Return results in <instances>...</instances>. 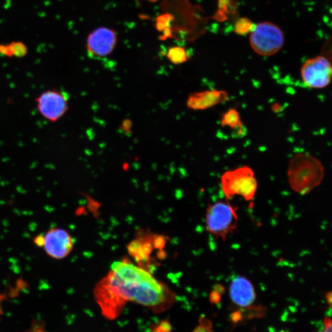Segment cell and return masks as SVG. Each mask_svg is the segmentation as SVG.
Returning a JSON list of instances; mask_svg holds the SVG:
<instances>
[{
  "mask_svg": "<svg viewBox=\"0 0 332 332\" xmlns=\"http://www.w3.org/2000/svg\"><path fill=\"white\" fill-rule=\"evenodd\" d=\"M332 68L331 62L323 56L306 61L301 68L304 84L312 89H324L331 83Z\"/></svg>",
  "mask_w": 332,
  "mask_h": 332,
  "instance_id": "cell-7",
  "label": "cell"
},
{
  "mask_svg": "<svg viewBox=\"0 0 332 332\" xmlns=\"http://www.w3.org/2000/svg\"><path fill=\"white\" fill-rule=\"evenodd\" d=\"M324 324L325 331L327 332H332V322L331 318H324Z\"/></svg>",
  "mask_w": 332,
  "mask_h": 332,
  "instance_id": "cell-24",
  "label": "cell"
},
{
  "mask_svg": "<svg viewBox=\"0 0 332 332\" xmlns=\"http://www.w3.org/2000/svg\"><path fill=\"white\" fill-rule=\"evenodd\" d=\"M279 332H285L284 331H280Z\"/></svg>",
  "mask_w": 332,
  "mask_h": 332,
  "instance_id": "cell-30",
  "label": "cell"
},
{
  "mask_svg": "<svg viewBox=\"0 0 332 332\" xmlns=\"http://www.w3.org/2000/svg\"><path fill=\"white\" fill-rule=\"evenodd\" d=\"M230 295L233 302L240 308L253 305L256 299L255 289L246 277H236L230 286Z\"/></svg>",
  "mask_w": 332,
  "mask_h": 332,
  "instance_id": "cell-11",
  "label": "cell"
},
{
  "mask_svg": "<svg viewBox=\"0 0 332 332\" xmlns=\"http://www.w3.org/2000/svg\"><path fill=\"white\" fill-rule=\"evenodd\" d=\"M171 15H162L159 16L157 20L156 27L159 30H164L168 27V24L170 23Z\"/></svg>",
  "mask_w": 332,
  "mask_h": 332,
  "instance_id": "cell-18",
  "label": "cell"
},
{
  "mask_svg": "<svg viewBox=\"0 0 332 332\" xmlns=\"http://www.w3.org/2000/svg\"><path fill=\"white\" fill-rule=\"evenodd\" d=\"M237 207L227 201H218L207 209L206 224L207 232L223 240L236 230L238 223Z\"/></svg>",
  "mask_w": 332,
  "mask_h": 332,
  "instance_id": "cell-3",
  "label": "cell"
},
{
  "mask_svg": "<svg viewBox=\"0 0 332 332\" xmlns=\"http://www.w3.org/2000/svg\"><path fill=\"white\" fill-rule=\"evenodd\" d=\"M166 56L170 62L176 65L182 64L189 59L186 49L179 46L169 48L167 52Z\"/></svg>",
  "mask_w": 332,
  "mask_h": 332,
  "instance_id": "cell-14",
  "label": "cell"
},
{
  "mask_svg": "<svg viewBox=\"0 0 332 332\" xmlns=\"http://www.w3.org/2000/svg\"><path fill=\"white\" fill-rule=\"evenodd\" d=\"M116 33L107 28H100L89 35L87 49L91 58L101 59L112 53L117 43Z\"/></svg>",
  "mask_w": 332,
  "mask_h": 332,
  "instance_id": "cell-9",
  "label": "cell"
},
{
  "mask_svg": "<svg viewBox=\"0 0 332 332\" xmlns=\"http://www.w3.org/2000/svg\"><path fill=\"white\" fill-rule=\"evenodd\" d=\"M253 23L251 20L247 18H241L235 24L234 31L238 35H246L253 30Z\"/></svg>",
  "mask_w": 332,
  "mask_h": 332,
  "instance_id": "cell-15",
  "label": "cell"
},
{
  "mask_svg": "<svg viewBox=\"0 0 332 332\" xmlns=\"http://www.w3.org/2000/svg\"><path fill=\"white\" fill-rule=\"evenodd\" d=\"M230 321L232 322L233 329L237 326L239 322L243 321L241 310H237L233 312L230 315Z\"/></svg>",
  "mask_w": 332,
  "mask_h": 332,
  "instance_id": "cell-19",
  "label": "cell"
},
{
  "mask_svg": "<svg viewBox=\"0 0 332 332\" xmlns=\"http://www.w3.org/2000/svg\"><path fill=\"white\" fill-rule=\"evenodd\" d=\"M7 300L6 295L4 294L0 293V315H3V310H2V303L4 300Z\"/></svg>",
  "mask_w": 332,
  "mask_h": 332,
  "instance_id": "cell-25",
  "label": "cell"
},
{
  "mask_svg": "<svg viewBox=\"0 0 332 332\" xmlns=\"http://www.w3.org/2000/svg\"><path fill=\"white\" fill-rule=\"evenodd\" d=\"M0 54H2L3 56H7V57H13L9 44L8 45L0 46Z\"/></svg>",
  "mask_w": 332,
  "mask_h": 332,
  "instance_id": "cell-23",
  "label": "cell"
},
{
  "mask_svg": "<svg viewBox=\"0 0 332 332\" xmlns=\"http://www.w3.org/2000/svg\"><path fill=\"white\" fill-rule=\"evenodd\" d=\"M220 124L223 128L228 127L230 128L234 138L242 137L247 133L246 128L242 123L239 112L234 108H230L222 115Z\"/></svg>",
  "mask_w": 332,
  "mask_h": 332,
  "instance_id": "cell-12",
  "label": "cell"
},
{
  "mask_svg": "<svg viewBox=\"0 0 332 332\" xmlns=\"http://www.w3.org/2000/svg\"><path fill=\"white\" fill-rule=\"evenodd\" d=\"M42 247L46 255L55 260H63L71 254L74 240L67 230L60 227L51 228L43 234Z\"/></svg>",
  "mask_w": 332,
  "mask_h": 332,
  "instance_id": "cell-8",
  "label": "cell"
},
{
  "mask_svg": "<svg viewBox=\"0 0 332 332\" xmlns=\"http://www.w3.org/2000/svg\"><path fill=\"white\" fill-rule=\"evenodd\" d=\"M285 37L281 28L270 22L258 23L252 30L251 48L261 56H272L278 53L284 46Z\"/></svg>",
  "mask_w": 332,
  "mask_h": 332,
  "instance_id": "cell-5",
  "label": "cell"
},
{
  "mask_svg": "<svg viewBox=\"0 0 332 332\" xmlns=\"http://www.w3.org/2000/svg\"><path fill=\"white\" fill-rule=\"evenodd\" d=\"M94 296L108 320L118 317L128 302L159 313L169 310L176 301L175 293L168 286L126 258L112 265L108 274L97 284Z\"/></svg>",
  "mask_w": 332,
  "mask_h": 332,
  "instance_id": "cell-1",
  "label": "cell"
},
{
  "mask_svg": "<svg viewBox=\"0 0 332 332\" xmlns=\"http://www.w3.org/2000/svg\"><path fill=\"white\" fill-rule=\"evenodd\" d=\"M327 332V331H325V330H324V331H322V332Z\"/></svg>",
  "mask_w": 332,
  "mask_h": 332,
  "instance_id": "cell-29",
  "label": "cell"
},
{
  "mask_svg": "<svg viewBox=\"0 0 332 332\" xmlns=\"http://www.w3.org/2000/svg\"><path fill=\"white\" fill-rule=\"evenodd\" d=\"M242 319L251 320L260 319L266 316L267 314V308L263 305H251L249 307L241 308Z\"/></svg>",
  "mask_w": 332,
  "mask_h": 332,
  "instance_id": "cell-13",
  "label": "cell"
},
{
  "mask_svg": "<svg viewBox=\"0 0 332 332\" xmlns=\"http://www.w3.org/2000/svg\"><path fill=\"white\" fill-rule=\"evenodd\" d=\"M326 300L327 301V303L329 304V307H332V292H329V293H327L326 294Z\"/></svg>",
  "mask_w": 332,
  "mask_h": 332,
  "instance_id": "cell-26",
  "label": "cell"
},
{
  "mask_svg": "<svg viewBox=\"0 0 332 332\" xmlns=\"http://www.w3.org/2000/svg\"><path fill=\"white\" fill-rule=\"evenodd\" d=\"M25 332H35L34 330L31 327V329H29V331Z\"/></svg>",
  "mask_w": 332,
  "mask_h": 332,
  "instance_id": "cell-27",
  "label": "cell"
},
{
  "mask_svg": "<svg viewBox=\"0 0 332 332\" xmlns=\"http://www.w3.org/2000/svg\"><path fill=\"white\" fill-rule=\"evenodd\" d=\"M132 122L130 119H125L122 122L121 128L126 134L131 133Z\"/></svg>",
  "mask_w": 332,
  "mask_h": 332,
  "instance_id": "cell-21",
  "label": "cell"
},
{
  "mask_svg": "<svg viewBox=\"0 0 332 332\" xmlns=\"http://www.w3.org/2000/svg\"><path fill=\"white\" fill-rule=\"evenodd\" d=\"M150 1L155 2V1H157V0H150Z\"/></svg>",
  "mask_w": 332,
  "mask_h": 332,
  "instance_id": "cell-28",
  "label": "cell"
},
{
  "mask_svg": "<svg viewBox=\"0 0 332 332\" xmlns=\"http://www.w3.org/2000/svg\"><path fill=\"white\" fill-rule=\"evenodd\" d=\"M325 176L321 162L312 155L301 153L289 162L287 177L294 192L301 195L309 194L319 187Z\"/></svg>",
  "mask_w": 332,
  "mask_h": 332,
  "instance_id": "cell-2",
  "label": "cell"
},
{
  "mask_svg": "<svg viewBox=\"0 0 332 332\" xmlns=\"http://www.w3.org/2000/svg\"><path fill=\"white\" fill-rule=\"evenodd\" d=\"M221 295V294L219 293L218 292L214 291L211 293L209 300L212 304H218L220 302Z\"/></svg>",
  "mask_w": 332,
  "mask_h": 332,
  "instance_id": "cell-20",
  "label": "cell"
},
{
  "mask_svg": "<svg viewBox=\"0 0 332 332\" xmlns=\"http://www.w3.org/2000/svg\"><path fill=\"white\" fill-rule=\"evenodd\" d=\"M37 109L43 118L56 122L69 110L67 94L58 89H48L35 98Z\"/></svg>",
  "mask_w": 332,
  "mask_h": 332,
  "instance_id": "cell-6",
  "label": "cell"
},
{
  "mask_svg": "<svg viewBox=\"0 0 332 332\" xmlns=\"http://www.w3.org/2000/svg\"></svg>",
  "mask_w": 332,
  "mask_h": 332,
  "instance_id": "cell-31",
  "label": "cell"
},
{
  "mask_svg": "<svg viewBox=\"0 0 332 332\" xmlns=\"http://www.w3.org/2000/svg\"><path fill=\"white\" fill-rule=\"evenodd\" d=\"M221 185L227 200L238 195L247 201L254 199L258 187L255 173L249 166L226 172L221 176Z\"/></svg>",
  "mask_w": 332,
  "mask_h": 332,
  "instance_id": "cell-4",
  "label": "cell"
},
{
  "mask_svg": "<svg viewBox=\"0 0 332 332\" xmlns=\"http://www.w3.org/2000/svg\"><path fill=\"white\" fill-rule=\"evenodd\" d=\"M33 242L35 246L39 247H43L44 244V236L43 234H38L33 238Z\"/></svg>",
  "mask_w": 332,
  "mask_h": 332,
  "instance_id": "cell-22",
  "label": "cell"
},
{
  "mask_svg": "<svg viewBox=\"0 0 332 332\" xmlns=\"http://www.w3.org/2000/svg\"><path fill=\"white\" fill-rule=\"evenodd\" d=\"M12 55L17 58H23L27 54V48L25 44L20 42H13L9 44Z\"/></svg>",
  "mask_w": 332,
  "mask_h": 332,
  "instance_id": "cell-16",
  "label": "cell"
},
{
  "mask_svg": "<svg viewBox=\"0 0 332 332\" xmlns=\"http://www.w3.org/2000/svg\"><path fill=\"white\" fill-rule=\"evenodd\" d=\"M198 326L193 332H214L213 331V324L211 321L204 317H201L199 320Z\"/></svg>",
  "mask_w": 332,
  "mask_h": 332,
  "instance_id": "cell-17",
  "label": "cell"
},
{
  "mask_svg": "<svg viewBox=\"0 0 332 332\" xmlns=\"http://www.w3.org/2000/svg\"><path fill=\"white\" fill-rule=\"evenodd\" d=\"M229 98L227 92L213 89L190 94L187 105L190 109L204 110L227 102Z\"/></svg>",
  "mask_w": 332,
  "mask_h": 332,
  "instance_id": "cell-10",
  "label": "cell"
}]
</instances>
